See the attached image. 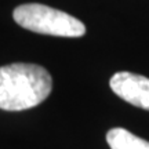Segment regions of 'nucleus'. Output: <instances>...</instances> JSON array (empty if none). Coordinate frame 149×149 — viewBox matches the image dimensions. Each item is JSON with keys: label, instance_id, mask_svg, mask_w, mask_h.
<instances>
[{"label": "nucleus", "instance_id": "obj_4", "mask_svg": "<svg viewBox=\"0 0 149 149\" xmlns=\"http://www.w3.org/2000/svg\"><path fill=\"white\" fill-rule=\"evenodd\" d=\"M107 142L111 149H149V141L122 127L111 128L107 133Z\"/></svg>", "mask_w": 149, "mask_h": 149}, {"label": "nucleus", "instance_id": "obj_3", "mask_svg": "<svg viewBox=\"0 0 149 149\" xmlns=\"http://www.w3.org/2000/svg\"><path fill=\"white\" fill-rule=\"evenodd\" d=\"M112 91L134 107L149 111V79L131 72H117L109 80Z\"/></svg>", "mask_w": 149, "mask_h": 149}, {"label": "nucleus", "instance_id": "obj_2", "mask_svg": "<svg viewBox=\"0 0 149 149\" xmlns=\"http://www.w3.org/2000/svg\"><path fill=\"white\" fill-rule=\"evenodd\" d=\"M14 21L31 32L59 37H81L86 35V25L68 13L40 3L18 6Z\"/></svg>", "mask_w": 149, "mask_h": 149}, {"label": "nucleus", "instance_id": "obj_1", "mask_svg": "<svg viewBox=\"0 0 149 149\" xmlns=\"http://www.w3.org/2000/svg\"><path fill=\"white\" fill-rule=\"evenodd\" d=\"M53 91V77L36 64L0 66V109L25 111L40 105Z\"/></svg>", "mask_w": 149, "mask_h": 149}]
</instances>
